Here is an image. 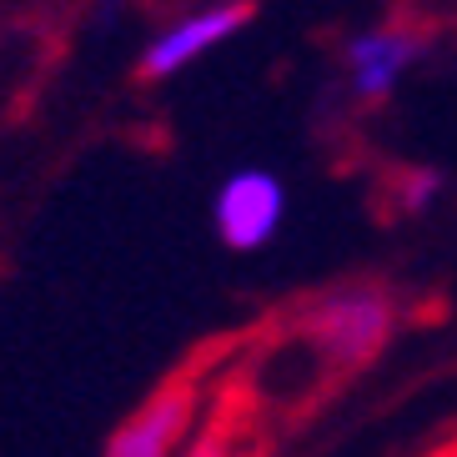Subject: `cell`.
<instances>
[{
  "label": "cell",
  "instance_id": "obj_1",
  "mask_svg": "<svg viewBox=\"0 0 457 457\" xmlns=\"http://www.w3.org/2000/svg\"><path fill=\"white\" fill-rule=\"evenodd\" d=\"M392 327H397V307L382 287H337V292H322L302 317V332L317 347V357L342 372H357L387 347Z\"/></svg>",
  "mask_w": 457,
  "mask_h": 457
},
{
  "label": "cell",
  "instance_id": "obj_2",
  "mask_svg": "<svg viewBox=\"0 0 457 457\" xmlns=\"http://www.w3.org/2000/svg\"><path fill=\"white\" fill-rule=\"evenodd\" d=\"M287 216V191L271 171H237L221 181L216 191V231L221 242L237 246V252H256L277 237Z\"/></svg>",
  "mask_w": 457,
  "mask_h": 457
},
{
  "label": "cell",
  "instance_id": "obj_3",
  "mask_svg": "<svg viewBox=\"0 0 457 457\" xmlns=\"http://www.w3.org/2000/svg\"><path fill=\"white\" fill-rule=\"evenodd\" d=\"M422 51H428V41H422L417 30H407V26H377V30H367V36H357V41L347 46L352 91L362 96V101L392 96L397 81L422 61Z\"/></svg>",
  "mask_w": 457,
  "mask_h": 457
},
{
  "label": "cell",
  "instance_id": "obj_4",
  "mask_svg": "<svg viewBox=\"0 0 457 457\" xmlns=\"http://www.w3.org/2000/svg\"><path fill=\"white\" fill-rule=\"evenodd\" d=\"M242 26H246V5H206V11L176 21L171 30H162L141 55V71L151 81H166L176 71H187L191 61H202L206 51H216L221 41H231Z\"/></svg>",
  "mask_w": 457,
  "mask_h": 457
},
{
  "label": "cell",
  "instance_id": "obj_5",
  "mask_svg": "<svg viewBox=\"0 0 457 457\" xmlns=\"http://www.w3.org/2000/svg\"><path fill=\"white\" fill-rule=\"evenodd\" d=\"M191 422H196V382H171L136 417H126L106 447L111 457H162L187 437Z\"/></svg>",
  "mask_w": 457,
  "mask_h": 457
},
{
  "label": "cell",
  "instance_id": "obj_6",
  "mask_svg": "<svg viewBox=\"0 0 457 457\" xmlns=\"http://www.w3.org/2000/svg\"><path fill=\"white\" fill-rule=\"evenodd\" d=\"M437 187H443V176L428 171V166H417V171H403V176H397L392 196H397V206H403V212H422V206L437 196Z\"/></svg>",
  "mask_w": 457,
  "mask_h": 457
}]
</instances>
